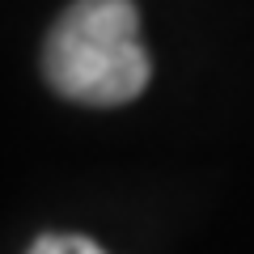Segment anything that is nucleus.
Here are the masks:
<instances>
[{"instance_id":"nucleus-1","label":"nucleus","mask_w":254,"mask_h":254,"mask_svg":"<svg viewBox=\"0 0 254 254\" xmlns=\"http://www.w3.org/2000/svg\"><path fill=\"white\" fill-rule=\"evenodd\" d=\"M43 76L81 106H123L148 89L153 60L131 0H72L43 43Z\"/></svg>"},{"instance_id":"nucleus-2","label":"nucleus","mask_w":254,"mask_h":254,"mask_svg":"<svg viewBox=\"0 0 254 254\" xmlns=\"http://www.w3.org/2000/svg\"><path fill=\"white\" fill-rule=\"evenodd\" d=\"M26 254H106L102 246H93L81 233H43Z\"/></svg>"}]
</instances>
